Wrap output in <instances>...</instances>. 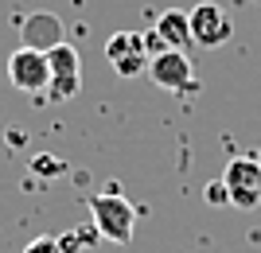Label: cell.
<instances>
[{
  "instance_id": "30bf717a",
  "label": "cell",
  "mask_w": 261,
  "mask_h": 253,
  "mask_svg": "<svg viewBox=\"0 0 261 253\" xmlns=\"http://www.w3.org/2000/svg\"><path fill=\"white\" fill-rule=\"evenodd\" d=\"M32 167H35V176H63L66 172V164L59 160V156H35Z\"/></svg>"
},
{
  "instance_id": "7c38bea8",
  "label": "cell",
  "mask_w": 261,
  "mask_h": 253,
  "mask_svg": "<svg viewBox=\"0 0 261 253\" xmlns=\"http://www.w3.org/2000/svg\"><path fill=\"white\" fill-rule=\"evenodd\" d=\"M23 253H63V245H59V238H35V242H28Z\"/></svg>"
},
{
  "instance_id": "8fae6325",
  "label": "cell",
  "mask_w": 261,
  "mask_h": 253,
  "mask_svg": "<svg viewBox=\"0 0 261 253\" xmlns=\"http://www.w3.org/2000/svg\"><path fill=\"white\" fill-rule=\"evenodd\" d=\"M203 195H207L211 207H230V195H226V183H222V179H218V183H211Z\"/></svg>"
},
{
  "instance_id": "5bb4252c",
  "label": "cell",
  "mask_w": 261,
  "mask_h": 253,
  "mask_svg": "<svg viewBox=\"0 0 261 253\" xmlns=\"http://www.w3.org/2000/svg\"><path fill=\"white\" fill-rule=\"evenodd\" d=\"M257 164H261V152H257Z\"/></svg>"
},
{
  "instance_id": "8992f818",
  "label": "cell",
  "mask_w": 261,
  "mask_h": 253,
  "mask_svg": "<svg viewBox=\"0 0 261 253\" xmlns=\"http://www.w3.org/2000/svg\"><path fill=\"white\" fill-rule=\"evenodd\" d=\"M8 82L20 90V94H47V82H51V63H47V55L43 51H32V47L12 51Z\"/></svg>"
},
{
  "instance_id": "6da1fadb",
  "label": "cell",
  "mask_w": 261,
  "mask_h": 253,
  "mask_svg": "<svg viewBox=\"0 0 261 253\" xmlns=\"http://www.w3.org/2000/svg\"><path fill=\"white\" fill-rule=\"evenodd\" d=\"M86 203H90V218H94V226H98V234L106 242H113V245L133 242V234H137V207L121 195L117 183H109L106 191L90 195Z\"/></svg>"
},
{
  "instance_id": "4fadbf2b",
  "label": "cell",
  "mask_w": 261,
  "mask_h": 253,
  "mask_svg": "<svg viewBox=\"0 0 261 253\" xmlns=\"http://www.w3.org/2000/svg\"><path fill=\"white\" fill-rule=\"evenodd\" d=\"M59 245H63V253H78V249H82V245H86V242L78 238V230H70V234H66V238H59Z\"/></svg>"
},
{
  "instance_id": "277c9868",
  "label": "cell",
  "mask_w": 261,
  "mask_h": 253,
  "mask_svg": "<svg viewBox=\"0 0 261 253\" xmlns=\"http://www.w3.org/2000/svg\"><path fill=\"white\" fill-rule=\"evenodd\" d=\"M148 78L160 90H168V94H195L199 90V78H195V66L187 59V51H160V55H152Z\"/></svg>"
},
{
  "instance_id": "7a4b0ae2",
  "label": "cell",
  "mask_w": 261,
  "mask_h": 253,
  "mask_svg": "<svg viewBox=\"0 0 261 253\" xmlns=\"http://www.w3.org/2000/svg\"><path fill=\"white\" fill-rule=\"evenodd\" d=\"M222 183H226L230 207L238 210H253L261 203V164L257 156H234L222 172Z\"/></svg>"
},
{
  "instance_id": "9c48e42d",
  "label": "cell",
  "mask_w": 261,
  "mask_h": 253,
  "mask_svg": "<svg viewBox=\"0 0 261 253\" xmlns=\"http://www.w3.org/2000/svg\"><path fill=\"white\" fill-rule=\"evenodd\" d=\"M156 39L164 43V51H187V47H195V39H191V16L179 8H168L156 16Z\"/></svg>"
},
{
  "instance_id": "52a82bcc",
  "label": "cell",
  "mask_w": 261,
  "mask_h": 253,
  "mask_svg": "<svg viewBox=\"0 0 261 253\" xmlns=\"http://www.w3.org/2000/svg\"><path fill=\"white\" fill-rule=\"evenodd\" d=\"M191 16V39H195V47H222L234 35V23H230L226 8L222 4H215V0H203V4H195V8L187 12Z\"/></svg>"
},
{
  "instance_id": "ba28073f",
  "label": "cell",
  "mask_w": 261,
  "mask_h": 253,
  "mask_svg": "<svg viewBox=\"0 0 261 253\" xmlns=\"http://www.w3.org/2000/svg\"><path fill=\"white\" fill-rule=\"evenodd\" d=\"M59 43H66V27L55 12L39 8V12H28L20 20V47H32V51H55Z\"/></svg>"
},
{
  "instance_id": "3957f363",
  "label": "cell",
  "mask_w": 261,
  "mask_h": 253,
  "mask_svg": "<svg viewBox=\"0 0 261 253\" xmlns=\"http://www.w3.org/2000/svg\"><path fill=\"white\" fill-rule=\"evenodd\" d=\"M106 59L121 78H137V74L148 70L152 51H148V43H144L141 32H113L106 39Z\"/></svg>"
},
{
  "instance_id": "5b68a950",
  "label": "cell",
  "mask_w": 261,
  "mask_h": 253,
  "mask_svg": "<svg viewBox=\"0 0 261 253\" xmlns=\"http://www.w3.org/2000/svg\"><path fill=\"white\" fill-rule=\"evenodd\" d=\"M51 63V82H47V98L51 101H70L82 90V59L70 43H59L55 51H47Z\"/></svg>"
}]
</instances>
